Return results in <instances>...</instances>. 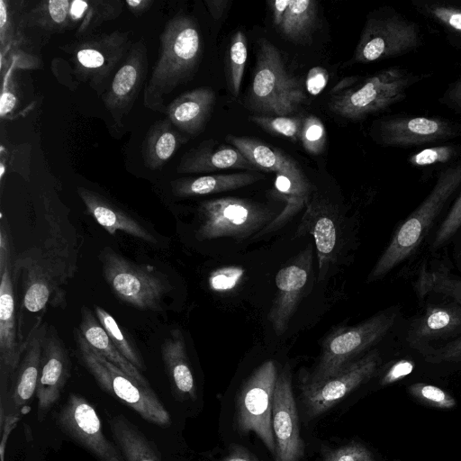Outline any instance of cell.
I'll return each mask as SVG.
<instances>
[{"mask_svg":"<svg viewBox=\"0 0 461 461\" xmlns=\"http://www.w3.org/2000/svg\"><path fill=\"white\" fill-rule=\"evenodd\" d=\"M148 50L143 38L132 47L106 91L102 95L105 108L117 124L130 113L148 74Z\"/></svg>","mask_w":461,"mask_h":461,"instance_id":"e0dca14e","label":"cell"},{"mask_svg":"<svg viewBox=\"0 0 461 461\" xmlns=\"http://www.w3.org/2000/svg\"><path fill=\"white\" fill-rule=\"evenodd\" d=\"M305 99L300 81L287 72L278 50L261 39L249 94V106L264 115L287 116Z\"/></svg>","mask_w":461,"mask_h":461,"instance_id":"5b68a950","label":"cell"},{"mask_svg":"<svg viewBox=\"0 0 461 461\" xmlns=\"http://www.w3.org/2000/svg\"><path fill=\"white\" fill-rule=\"evenodd\" d=\"M11 261V246L7 230L1 225L0 231V267Z\"/></svg>","mask_w":461,"mask_h":461,"instance_id":"816d5d0a","label":"cell"},{"mask_svg":"<svg viewBox=\"0 0 461 461\" xmlns=\"http://www.w3.org/2000/svg\"><path fill=\"white\" fill-rule=\"evenodd\" d=\"M429 76L391 67L365 78L356 86L334 95L330 108L348 119H363L402 102L411 86Z\"/></svg>","mask_w":461,"mask_h":461,"instance_id":"277c9868","label":"cell"},{"mask_svg":"<svg viewBox=\"0 0 461 461\" xmlns=\"http://www.w3.org/2000/svg\"><path fill=\"white\" fill-rule=\"evenodd\" d=\"M277 376L274 361H265L245 381L237 399L239 430L257 434L273 455H276V441L272 429V405Z\"/></svg>","mask_w":461,"mask_h":461,"instance_id":"8fae6325","label":"cell"},{"mask_svg":"<svg viewBox=\"0 0 461 461\" xmlns=\"http://www.w3.org/2000/svg\"><path fill=\"white\" fill-rule=\"evenodd\" d=\"M131 13L135 16H140L146 13L154 4L153 0H126L124 2Z\"/></svg>","mask_w":461,"mask_h":461,"instance_id":"db71d44e","label":"cell"},{"mask_svg":"<svg viewBox=\"0 0 461 461\" xmlns=\"http://www.w3.org/2000/svg\"><path fill=\"white\" fill-rule=\"evenodd\" d=\"M461 230V192L438 225L430 243V250L438 251L444 248Z\"/></svg>","mask_w":461,"mask_h":461,"instance_id":"ab89813d","label":"cell"},{"mask_svg":"<svg viewBox=\"0 0 461 461\" xmlns=\"http://www.w3.org/2000/svg\"><path fill=\"white\" fill-rule=\"evenodd\" d=\"M95 314L120 353L138 369H145L139 351L123 333L116 320L101 306L95 307Z\"/></svg>","mask_w":461,"mask_h":461,"instance_id":"8d00e7d4","label":"cell"},{"mask_svg":"<svg viewBox=\"0 0 461 461\" xmlns=\"http://www.w3.org/2000/svg\"><path fill=\"white\" fill-rule=\"evenodd\" d=\"M272 429L276 441V461H300L304 447L291 375L287 367L278 374L273 395Z\"/></svg>","mask_w":461,"mask_h":461,"instance_id":"ac0fdd59","label":"cell"},{"mask_svg":"<svg viewBox=\"0 0 461 461\" xmlns=\"http://www.w3.org/2000/svg\"><path fill=\"white\" fill-rule=\"evenodd\" d=\"M122 9L121 0H72L69 18L76 29L75 36L81 39L92 35L101 24L117 18Z\"/></svg>","mask_w":461,"mask_h":461,"instance_id":"4dcf8cb0","label":"cell"},{"mask_svg":"<svg viewBox=\"0 0 461 461\" xmlns=\"http://www.w3.org/2000/svg\"><path fill=\"white\" fill-rule=\"evenodd\" d=\"M110 428L125 461H159L150 441L125 416L116 415L111 418Z\"/></svg>","mask_w":461,"mask_h":461,"instance_id":"1f68e13d","label":"cell"},{"mask_svg":"<svg viewBox=\"0 0 461 461\" xmlns=\"http://www.w3.org/2000/svg\"><path fill=\"white\" fill-rule=\"evenodd\" d=\"M18 420V416L16 414H10L5 419V424L4 423L1 426L3 435H2V442H1V456L2 461H4V454H5V446L6 442V438L11 432L12 429L15 426L16 420Z\"/></svg>","mask_w":461,"mask_h":461,"instance_id":"9f6ffc18","label":"cell"},{"mask_svg":"<svg viewBox=\"0 0 461 461\" xmlns=\"http://www.w3.org/2000/svg\"><path fill=\"white\" fill-rule=\"evenodd\" d=\"M291 0L268 2L272 9L273 21L276 26L279 27L284 20L285 14Z\"/></svg>","mask_w":461,"mask_h":461,"instance_id":"f5cc1de1","label":"cell"},{"mask_svg":"<svg viewBox=\"0 0 461 461\" xmlns=\"http://www.w3.org/2000/svg\"><path fill=\"white\" fill-rule=\"evenodd\" d=\"M426 300L402 330L403 346L420 353L461 337V303L445 297Z\"/></svg>","mask_w":461,"mask_h":461,"instance_id":"7c38bea8","label":"cell"},{"mask_svg":"<svg viewBox=\"0 0 461 461\" xmlns=\"http://www.w3.org/2000/svg\"><path fill=\"white\" fill-rule=\"evenodd\" d=\"M186 140L167 118L155 122L142 143L146 167L152 170L161 168Z\"/></svg>","mask_w":461,"mask_h":461,"instance_id":"f546056e","label":"cell"},{"mask_svg":"<svg viewBox=\"0 0 461 461\" xmlns=\"http://www.w3.org/2000/svg\"><path fill=\"white\" fill-rule=\"evenodd\" d=\"M329 79L328 72L321 68H312L307 76L306 88L309 94L316 95L320 94L326 86Z\"/></svg>","mask_w":461,"mask_h":461,"instance_id":"681fc988","label":"cell"},{"mask_svg":"<svg viewBox=\"0 0 461 461\" xmlns=\"http://www.w3.org/2000/svg\"><path fill=\"white\" fill-rule=\"evenodd\" d=\"M243 274L240 267H224L211 274L209 284L215 291H224L232 288Z\"/></svg>","mask_w":461,"mask_h":461,"instance_id":"bcb514c9","label":"cell"},{"mask_svg":"<svg viewBox=\"0 0 461 461\" xmlns=\"http://www.w3.org/2000/svg\"><path fill=\"white\" fill-rule=\"evenodd\" d=\"M12 263L0 267V364L2 378L14 373L22 358L25 340L19 335Z\"/></svg>","mask_w":461,"mask_h":461,"instance_id":"44dd1931","label":"cell"},{"mask_svg":"<svg viewBox=\"0 0 461 461\" xmlns=\"http://www.w3.org/2000/svg\"><path fill=\"white\" fill-rule=\"evenodd\" d=\"M460 274L454 273L446 260L423 262L418 268L413 288L420 304L428 297L439 296L461 303Z\"/></svg>","mask_w":461,"mask_h":461,"instance_id":"484cf974","label":"cell"},{"mask_svg":"<svg viewBox=\"0 0 461 461\" xmlns=\"http://www.w3.org/2000/svg\"><path fill=\"white\" fill-rule=\"evenodd\" d=\"M229 1L227 0H205L204 4L207 6L211 15L214 20H219L228 5Z\"/></svg>","mask_w":461,"mask_h":461,"instance_id":"11a10c76","label":"cell"},{"mask_svg":"<svg viewBox=\"0 0 461 461\" xmlns=\"http://www.w3.org/2000/svg\"><path fill=\"white\" fill-rule=\"evenodd\" d=\"M132 44L130 32L114 31L77 39L61 49L70 55L77 79L103 95Z\"/></svg>","mask_w":461,"mask_h":461,"instance_id":"ba28073f","label":"cell"},{"mask_svg":"<svg viewBox=\"0 0 461 461\" xmlns=\"http://www.w3.org/2000/svg\"><path fill=\"white\" fill-rule=\"evenodd\" d=\"M323 461H375L363 445L351 443L330 452Z\"/></svg>","mask_w":461,"mask_h":461,"instance_id":"f6af8a7d","label":"cell"},{"mask_svg":"<svg viewBox=\"0 0 461 461\" xmlns=\"http://www.w3.org/2000/svg\"><path fill=\"white\" fill-rule=\"evenodd\" d=\"M47 326L39 320L25 339L24 350L16 368V377L12 392L13 404L24 406L36 393Z\"/></svg>","mask_w":461,"mask_h":461,"instance_id":"cb8c5ba5","label":"cell"},{"mask_svg":"<svg viewBox=\"0 0 461 461\" xmlns=\"http://www.w3.org/2000/svg\"><path fill=\"white\" fill-rule=\"evenodd\" d=\"M381 362L380 351L372 348L333 376L318 384H304L303 403L305 415L312 419L326 412L349 393L369 380L377 371Z\"/></svg>","mask_w":461,"mask_h":461,"instance_id":"5bb4252c","label":"cell"},{"mask_svg":"<svg viewBox=\"0 0 461 461\" xmlns=\"http://www.w3.org/2000/svg\"><path fill=\"white\" fill-rule=\"evenodd\" d=\"M162 359L175 391L194 400L196 388L187 357L185 339L180 330H171L161 346Z\"/></svg>","mask_w":461,"mask_h":461,"instance_id":"f1b7e54d","label":"cell"},{"mask_svg":"<svg viewBox=\"0 0 461 461\" xmlns=\"http://www.w3.org/2000/svg\"><path fill=\"white\" fill-rule=\"evenodd\" d=\"M413 9L461 41V3L452 0H411Z\"/></svg>","mask_w":461,"mask_h":461,"instance_id":"d6a6232c","label":"cell"},{"mask_svg":"<svg viewBox=\"0 0 461 461\" xmlns=\"http://www.w3.org/2000/svg\"><path fill=\"white\" fill-rule=\"evenodd\" d=\"M104 277L122 302L140 310L158 311L171 290L166 276L104 248L100 254Z\"/></svg>","mask_w":461,"mask_h":461,"instance_id":"9c48e42d","label":"cell"},{"mask_svg":"<svg viewBox=\"0 0 461 461\" xmlns=\"http://www.w3.org/2000/svg\"><path fill=\"white\" fill-rule=\"evenodd\" d=\"M410 393L420 402L437 408L450 409L456 400L448 393L433 384L415 383L409 386Z\"/></svg>","mask_w":461,"mask_h":461,"instance_id":"b9f144b4","label":"cell"},{"mask_svg":"<svg viewBox=\"0 0 461 461\" xmlns=\"http://www.w3.org/2000/svg\"><path fill=\"white\" fill-rule=\"evenodd\" d=\"M75 338L83 365L101 389L131 407L147 421L161 427L170 424L167 410L151 388L141 385L94 351L79 330H75Z\"/></svg>","mask_w":461,"mask_h":461,"instance_id":"8992f818","label":"cell"},{"mask_svg":"<svg viewBox=\"0 0 461 461\" xmlns=\"http://www.w3.org/2000/svg\"><path fill=\"white\" fill-rule=\"evenodd\" d=\"M215 103V94L206 87L185 92L165 109L167 118L180 131L194 135L204 127Z\"/></svg>","mask_w":461,"mask_h":461,"instance_id":"d4e9b609","label":"cell"},{"mask_svg":"<svg viewBox=\"0 0 461 461\" xmlns=\"http://www.w3.org/2000/svg\"><path fill=\"white\" fill-rule=\"evenodd\" d=\"M248 58L247 40L242 31H237L230 39L226 62V80L231 95L240 94Z\"/></svg>","mask_w":461,"mask_h":461,"instance_id":"d590c367","label":"cell"},{"mask_svg":"<svg viewBox=\"0 0 461 461\" xmlns=\"http://www.w3.org/2000/svg\"><path fill=\"white\" fill-rule=\"evenodd\" d=\"M70 359L64 342L56 330L49 327L43 341L36 389L39 420H42L59 399L70 375Z\"/></svg>","mask_w":461,"mask_h":461,"instance_id":"ffe728a7","label":"cell"},{"mask_svg":"<svg viewBox=\"0 0 461 461\" xmlns=\"http://www.w3.org/2000/svg\"><path fill=\"white\" fill-rule=\"evenodd\" d=\"M305 234H312L314 239L320 282L337 260L341 235L339 212L327 199L315 195L307 203L295 237Z\"/></svg>","mask_w":461,"mask_h":461,"instance_id":"2e32d148","label":"cell"},{"mask_svg":"<svg viewBox=\"0 0 461 461\" xmlns=\"http://www.w3.org/2000/svg\"><path fill=\"white\" fill-rule=\"evenodd\" d=\"M460 187L461 158L439 170L435 185L426 198L396 227L388 245L370 271L367 282L383 278L418 251L447 203Z\"/></svg>","mask_w":461,"mask_h":461,"instance_id":"7a4b0ae2","label":"cell"},{"mask_svg":"<svg viewBox=\"0 0 461 461\" xmlns=\"http://www.w3.org/2000/svg\"><path fill=\"white\" fill-rule=\"evenodd\" d=\"M227 168L259 170L233 146L216 145L210 140L185 152L178 163L176 171L181 174H198Z\"/></svg>","mask_w":461,"mask_h":461,"instance_id":"7402d4cb","label":"cell"},{"mask_svg":"<svg viewBox=\"0 0 461 461\" xmlns=\"http://www.w3.org/2000/svg\"><path fill=\"white\" fill-rule=\"evenodd\" d=\"M300 140L308 153L318 155L322 152L326 144V131L318 117L309 115L303 119Z\"/></svg>","mask_w":461,"mask_h":461,"instance_id":"60d3db41","label":"cell"},{"mask_svg":"<svg viewBox=\"0 0 461 461\" xmlns=\"http://www.w3.org/2000/svg\"><path fill=\"white\" fill-rule=\"evenodd\" d=\"M258 171L215 174L198 177H183L170 182L172 193L178 197L205 195L242 188L264 179Z\"/></svg>","mask_w":461,"mask_h":461,"instance_id":"4316f807","label":"cell"},{"mask_svg":"<svg viewBox=\"0 0 461 461\" xmlns=\"http://www.w3.org/2000/svg\"><path fill=\"white\" fill-rule=\"evenodd\" d=\"M20 41L21 36L14 25L11 2L0 0L1 53L7 52V50Z\"/></svg>","mask_w":461,"mask_h":461,"instance_id":"ee69618b","label":"cell"},{"mask_svg":"<svg viewBox=\"0 0 461 461\" xmlns=\"http://www.w3.org/2000/svg\"><path fill=\"white\" fill-rule=\"evenodd\" d=\"M415 368V362L410 357H402L395 360L386 369L381 378L380 384L382 385H388L396 383L409 375H411Z\"/></svg>","mask_w":461,"mask_h":461,"instance_id":"7dc6e473","label":"cell"},{"mask_svg":"<svg viewBox=\"0 0 461 461\" xmlns=\"http://www.w3.org/2000/svg\"><path fill=\"white\" fill-rule=\"evenodd\" d=\"M401 314L399 307H388L355 326L330 333L323 342L314 370L304 384H318L339 373L354 357L389 335L401 321Z\"/></svg>","mask_w":461,"mask_h":461,"instance_id":"3957f363","label":"cell"},{"mask_svg":"<svg viewBox=\"0 0 461 461\" xmlns=\"http://www.w3.org/2000/svg\"><path fill=\"white\" fill-rule=\"evenodd\" d=\"M456 258L457 264L459 266L458 268H461V243L456 249Z\"/></svg>","mask_w":461,"mask_h":461,"instance_id":"6f0895ef","label":"cell"},{"mask_svg":"<svg viewBox=\"0 0 461 461\" xmlns=\"http://www.w3.org/2000/svg\"><path fill=\"white\" fill-rule=\"evenodd\" d=\"M220 461H260L253 453L240 445H232Z\"/></svg>","mask_w":461,"mask_h":461,"instance_id":"f907efd6","label":"cell"},{"mask_svg":"<svg viewBox=\"0 0 461 461\" xmlns=\"http://www.w3.org/2000/svg\"><path fill=\"white\" fill-rule=\"evenodd\" d=\"M250 121L267 131L297 141L301 138L303 120L298 117L257 114Z\"/></svg>","mask_w":461,"mask_h":461,"instance_id":"f35d334b","label":"cell"},{"mask_svg":"<svg viewBox=\"0 0 461 461\" xmlns=\"http://www.w3.org/2000/svg\"><path fill=\"white\" fill-rule=\"evenodd\" d=\"M78 330L94 351L115 365L141 385L151 388L140 369L120 353L99 322L95 314L86 306H83L81 309V321Z\"/></svg>","mask_w":461,"mask_h":461,"instance_id":"83f0119b","label":"cell"},{"mask_svg":"<svg viewBox=\"0 0 461 461\" xmlns=\"http://www.w3.org/2000/svg\"><path fill=\"white\" fill-rule=\"evenodd\" d=\"M439 102L461 114V75L448 84Z\"/></svg>","mask_w":461,"mask_h":461,"instance_id":"c3c4849f","label":"cell"},{"mask_svg":"<svg viewBox=\"0 0 461 461\" xmlns=\"http://www.w3.org/2000/svg\"><path fill=\"white\" fill-rule=\"evenodd\" d=\"M461 158V145L444 143L422 149L407 158L413 167H429L433 166H448Z\"/></svg>","mask_w":461,"mask_h":461,"instance_id":"74e56055","label":"cell"},{"mask_svg":"<svg viewBox=\"0 0 461 461\" xmlns=\"http://www.w3.org/2000/svg\"><path fill=\"white\" fill-rule=\"evenodd\" d=\"M430 365H461V337L418 353Z\"/></svg>","mask_w":461,"mask_h":461,"instance_id":"7bdbcfd3","label":"cell"},{"mask_svg":"<svg viewBox=\"0 0 461 461\" xmlns=\"http://www.w3.org/2000/svg\"><path fill=\"white\" fill-rule=\"evenodd\" d=\"M461 136V124L439 116L396 114L374 127L377 143L387 148H413Z\"/></svg>","mask_w":461,"mask_h":461,"instance_id":"4fadbf2b","label":"cell"},{"mask_svg":"<svg viewBox=\"0 0 461 461\" xmlns=\"http://www.w3.org/2000/svg\"><path fill=\"white\" fill-rule=\"evenodd\" d=\"M77 194L87 212L111 235L122 230L148 243H157L156 238L143 225L104 196L82 186L77 187Z\"/></svg>","mask_w":461,"mask_h":461,"instance_id":"603a6c76","label":"cell"},{"mask_svg":"<svg viewBox=\"0 0 461 461\" xmlns=\"http://www.w3.org/2000/svg\"><path fill=\"white\" fill-rule=\"evenodd\" d=\"M316 18L315 1L291 0L279 29L290 40L303 41L311 35Z\"/></svg>","mask_w":461,"mask_h":461,"instance_id":"e575fe53","label":"cell"},{"mask_svg":"<svg viewBox=\"0 0 461 461\" xmlns=\"http://www.w3.org/2000/svg\"><path fill=\"white\" fill-rule=\"evenodd\" d=\"M276 212L258 202L238 197H223L203 202L198 208V240L230 237L254 238L275 218Z\"/></svg>","mask_w":461,"mask_h":461,"instance_id":"52a82bcc","label":"cell"},{"mask_svg":"<svg viewBox=\"0 0 461 461\" xmlns=\"http://www.w3.org/2000/svg\"><path fill=\"white\" fill-rule=\"evenodd\" d=\"M58 427L99 461H124L120 450L104 434L95 409L82 396L70 393L56 416Z\"/></svg>","mask_w":461,"mask_h":461,"instance_id":"9a60e30c","label":"cell"},{"mask_svg":"<svg viewBox=\"0 0 461 461\" xmlns=\"http://www.w3.org/2000/svg\"><path fill=\"white\" fill-rule=\"evenodd\" d=\"M70 4V0L41 1L24 16V23L50 32L71 30Z\"/></svg>","mask_w":461,"mask_h":461,"instance_id":"836d02e7","label":"cell"},{"mask_svg":"<svg viewBox=\"0 0 461 461\" xmlns=\"http://www.w3.org/2000/svg\"><path fill=\"white\" fill-rule=\"evenodd\" d=\"M160 54L145 85L143 104L165 113L164 97L189 81L202 55V39L195 21L178 13L159 35Z\"/></svg>","mask_w":461,"mask_h":461,"instance_id":"6da1fadb","label":"cell"},{"mask_svg":"<svg viewBox=\"0 0 461 461\" xmlns=\"http://www.w3.org/2000/svg\"><path fill=\"white\" fill-rule=\"evenodd\" d=\"M421 43L419 24L395 9L385 7L366 20L354 59L369 63L399 57L416 50Z\"/></svg>","mask_w":461,"mask_h":461,"instance_id":"30bf717a","label":"cell"},{"mask_svg":"<svg viewBox=\"0 0 461 461\" xmlns=\"http://www.w3.org/2000/svg\"><path fill=\"white\" fill-rule=\"evenodd\" d=\"M312 249L309 245L276 276V295L267 320L277 336L283 335L303 293L312 268Z\"/></svg>","mask_w":461,"mask_h":461,"instance_id":"d6986e66","label":"cell"}]
</instances>
